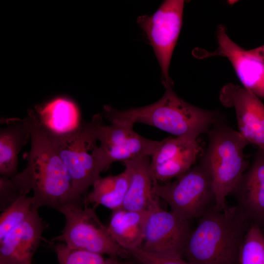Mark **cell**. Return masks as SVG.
I'll return each mask as SVG.
<instances>
[{"label":"cell","instance_id":"obj_1","mask_svg":"<svg viewBox=\"0 0 264 264\" xmlns=\"http://www.w3.org/2000/svg\"><path fill=\"white\" fill-rule=\"evenodd\" d=\"M31 129V149L25 168L11 177L21 196L33 191V206L57 211L68 204H82L75 197L66 169L36 113L26 117Z\"/></svg>","mask_w":264,"mask_h":264},{"label":"cell","instance_id":"obj_2","mask_svg":"<svg viewBox=\"0 0 264 264\" xmlns=\"http://www.w3.org/2000/svg\"><path fill=\"white\" fill-rule=\"evenodd\" d=\"M251 224L236 206L214 208L199 219L183 257L191 264H240L241 246Z\"/></svg>","mask_w":264,"mask_h":264},{"label":"cell","instance_id":"obj_3","mask_svg":"<svg viewBox=\"0 0 264 264\" xmlns=\"http://www.w3.org/2000/svg\"><path fill=\"white\" fill-rule=\"evenodd\" d=\"M173 85L165 87L164 95L154 103L125 110L105 106L103 115L110 122L133 126L140 123L176 136L189 135L197 137L221 120L215 112L197 107L180 98Z\"/></svg>","mask_w":264,"mask_h":264},{"label":"cell","instance_id":"obj_4","mask_svg":"<svg viewBox=\"0 0 264 264\" xmlns=\"http://www.w3.org/2000/svg\"><path fill=\"white\" fill-rule=\"evenodd\" d=\"M103 115L96 114L87 122H80L64 133L50 131L44 125L49 137L63 162L70 178L75 197L83 201V196L101 177L103 170L98 153V132Z\"/></svg>","mask_w":264,"mask_h":264},{"label":"cell","instance_id":"obj_5","mask_svg":"<svg viewBox=\"0 0 264 264\" xmlns=\"http://www.w3.org/2000/svg\"><path fill=\"white\" fill-rule=\"evenodd\" d=\"M207 133L209 143L199 163L211 177L216 209L221 211L227 205L226 197L231 194L249 167L243 153L248 143L238 131L221 120Z\"/></svg>","mask_w":264,"mask_h":264},{"label":"cell","instance_id":"obj_6","mask_svg":"<svg viewBox=\"0 0 264 264\" xmlns=\"http://www.w3.org/2000/svg\"><path fill=\"white\" fill-rule=\"evenodd\" d=\"M154 195L166 202L171 211L180 219H199L216 208V198L211 177L199 163L174 181L154 186Z\"/></svg>","mask_w":264,"mask_h":264},{"label":"cell","instance_id":"obj_7","mask_svg":"<svg viewBox=\"0 0 264 264\" xmlns=\"http://www.w3.org/2000/svg\"><path fill=\"white\" fill-rule=\"evenodd\" d=\"M59 211L64 215L66 223L61 234L55 240L64 242L73 249L121 259H133L128 251L115 242L108 226L102 222L93 208L68 204Z\"/></svg>","mask_w":264,"mask_h":264},{"label":"cell","instance_id":"obj_8","mask_svg":"<svg viewBox=\"0 0 264 264\" xmlns=\"http://www.w3.org/2000/svg\"><path fill=\"white\" fill-rule=\"evenodd\" d=\"M184 5V0H166L152 15L137 19L158 62L164 87L173 85L169 69L182 26Z\"/></svg>","mask_w":264,"mask_h":264},{"label":"cell","instance_id":"obj_9","mask_svg":"<svg viewBox=\"0 0 264 264\" xmlns=\"http://www.w3.org/2000/svg\"><path fill=\"white\" fill-rule=\"evenodd\" d=\"M191 232L190 221L164 210L158 200L148 210L140 248L152 253L183 258Z\"/></svg>","mask_w":264,"mask_h":264},{"label":"cell","instance_id":"obj_10","mask_svg":"<svg viewBox=\"0 0 264 264\" xmlns=\"http://www.w3.org/2000/svg\"><path fill=\"white\" fill-rule=\"evenodd\" d=\"M98 142V157L103 171L115 162L151 157L160 142L139 135L133 126L115 122L101 125Z\"/></svg>","mask_w":264,"mask_h":264},{"label":"cell","instance_id":"obj_11","mask_svg":"<svg viewBox=\"0 0 264 264\" xmlns=\"http://www.w3.org/2000/svg\"><path fill=\"white\" fill-rule=\"evenodd\" d=\"M204 151L198 137L183 135L161 141L150 160L152 174L156 182L176 178L190 170Z\"/></svg>","mask_w":264,"mask_h":264},{"label":"cell","instance_id":"obj_12","mask_svg":"<svg viewBox=\"0 0 264 264\" xmlns=\"http://www.w3.org/2000/svg\"><path fill=\"white\" fill-rule=\"evenodd\" d=\"M222 105L234 108L239 132L248 144L264 151V105L259 97L239 85L229 83L220 89Z\"/></svg>","mask_w":264,"mask_h":264},{"label":"cell","instance_id":"obj_13","mask_svg":"<svg viewBox=\"0 0 264 264\" xmlns=\"http://www.w3.org/2000/svg\"><path fill=\"white\" fill-rule=\"evenodd\" d=\"M38 210L0 240V264H32L45 226Z\"/></svg>","mask_w":264,"mask_h":264},{"label":"cell","instance_id":"obj_14","mask_svg":"<svg viewBox=\"0 0 264 264\" xmlns=\"http://www.w3.org/2000/svg\"><path fill=\"white\" fill-rule=\"evenodd\" d=\"M217 37L218 48L214 52L204 53L203 57H226L243 87L257 97L264 98V64L233 42L224 26H219Z\"/></svg>","mask_w":264,"mask_h":264},{"label":"cell","instance_id":"obj_15","mask_svg":"<svg viewBox=\"0 0 264 264\" xmlns=\"http://www.w3.org/2000/svg\"><path fill=\"white\" fill-rule=\"evenodd\" d=\"M236 206L251 222L264 229V151L258 149L250 167L231 193Z\"/></svg>","mask_w":264,"mask_h":264},{"label":"cell","instance_id":"obj_16","mask_svg":"<svg viewBox=\"0 0 264 264\" xmlns=\"http://www.w3.org/2000/svg\"><path fill=\"white\" fill-rule=\"evenodd\" d=\"M149 156L124 163L130 176V182L122 208L131 211H148L156 201Z\"/></svg>","mask_w":264,"mask_h":264},{"label":"cell","instance_id":"obj_17","mask_svg":"<svg viewBox=\"0 0 264 264\" xmlns=\"http://www.w3.org/2000/svg\"><path fill=\"white\" fill-rule=\"evenodd\" d=\"M4 125L0 129V177L11 178L16 175L20 152L31 138V129L26 117L1 119Z\"/></svg>","mask_w":264,"mask_h":264},{"label":"cell","instance_id":"obj_18","mask_svg":"<svg viewBox=\"0 0 264 264\" xmlns=\"http://www.w3.org/2000/svg\"><path fill=\"white\" fill-rule=\"evenodd\" d=\"M148 213V210L131 211L122 207L112 211L108 227L120 247L127 251L141 247Z\"/></svg>","mask_w":264,"mask_h":264},{"label":"cell","instance_id":"obj_19","mask_svg":"<svg viewBox=\"0 0 264 264\" xmlns=\"http://www.w3.org/2000/svg\"><path fill=\"white\" fill-rule=\"evenodd\" d=\"M129 182V174L125 168L118 175L101 177L93 185L92 190L84 198V203L100 204L112 211L121 208Z\"/></svg>","mask_w":264,"mask_h":264},{"label":"cell","instance_id":"obj_20","mask_svg":"<svg viewBox=\"0 0 264 264\" xmlns=\"http://www.w3.org/2000/svg\"><path fill=\"white\" fill-rule=\"evenodd\" d=\"M37 113L39 120L46 128L58 133L70 131L80 123L77 107L64 98H56L38 108Z\"/></svg>","mask_w":264,"mask_h":264},{"label":"cell","instance_id":"obj_21","mask_svg":"<svg viewBox=\"0 0 264 264\" xmlns=\"http://www.w3.org/2000/svg\"><path fill=\"white\" fill-rule=\"evenodd\" d=\"M55 251L59 264H140L133 259L125 260L105 256L93 252L71 248L64 243L57 244Z\"/></svg>","mask_w":264,"mask_h":264},{"label":"cell","instance_id":"obj_22","mask_svg":"<svg viewBox=\"0 0 264 264\" xmlns=\"http://www.w3.org/2000/svg\"><path fill=\"white\" fill-rule=\"evenodd\" d=\"M240 264H264V233L262 229L251 223L242 242Z\"/></svg>","mask_w":264,"mask_h":264},{"label":"cell","instance_id":"obj_23","mask_svg":"<svg viewBox=\"0 0 264 264\" xmlns=\"http://www.w3.org/2000/svg\"><path fill=\"white\" fill-rule=\"evenodd\" d=\"M33 204V197L22 196L2 211L0 217V240L25 220Z\"/></svg>","mask_w":264,"mask_h":264},{"label":"cell","instance_id":"obj_24","mask_svg":"<svg viewBox=\"0 0 264 264\" xmlns=\"http://www.w3.org/2000/svg\"><path fill=\"white\" fill-rule=\"evenodd\" d=\"M128 251L140 264H191L183 258L152 253L141 248Z\"/></svg>","mask_w":264,"mask_h":264},{"label":"cell","instance_id":"obj_25","mask_svg":"<svg viewBox=\"0 0 264 264\" xmlns=\"http://www.w3.org/2000/svg\"><path fill=\"white\" fill-rule=\"evenodd\" d=\"M248 51L252 56L264 64V45Z\"/></svg>","mask_w":264,"mask_h":264}]
</instances>
